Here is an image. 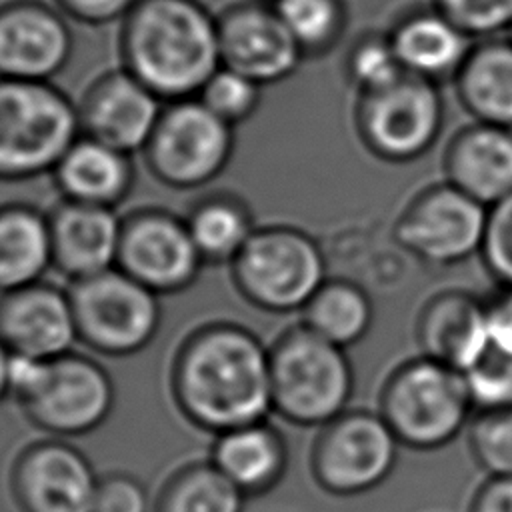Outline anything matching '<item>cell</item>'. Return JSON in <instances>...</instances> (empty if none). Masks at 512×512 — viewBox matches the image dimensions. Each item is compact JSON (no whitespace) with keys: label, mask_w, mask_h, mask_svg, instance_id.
Here are the masks:
<instances>
[{"label":"cell","mask_w":512,"mask_h":512,"mask_svg":"<svg viewBox=\"0 0 512 512\" xmlns=\"http://www.w3.org/2000/svg\"><path fill=\"white\" fill-rule=\"evenodd\" d=\"M172 390L180 412L216 436L264 422L274 412L270 350L242 326H204L182 344Z\"/></svg>","instance_id":"obj_1"},{"label":"cell","mask_w":512,"mask_h":512,"mask_svg":"<svg viewBox=\"0 0 512 512\" xmlns=\"http://www.w3.org/2000/svg\"><path fill=\"white\" fill-rule=\"evenodd\" d=\"M118 46L122 68L166 104L196 98L222 66L218 16L200 0H138Z\"/></svg>","instance_id":"obj_2"},{"label":"cell","mask_w":512,"mask_h":512,"mask_svg":"<svg viewBox=\"0 0 512 512\" xmlns=\"http://www.w3.org/2000/svg\"><path fill=\"white\" fill-rule=\"evenodd\" d=\"M80 136L78 104L52 82L0 78V180L54 172Z\"/></svg>","instance_id":"obj_3"},{"label":"cell","mask_w":512,"mask_h":512,"mask_svg":"<svg viewBox=\"0 0 512 512\" xmlns=\"http://www.w3.org/2000/svg\"><path fill=\"white\" fill-rule=\"evenodd\" d=\"M472 408L462 372L420 354L390 372L378 414L400 446L430 452L458 438Z\"/></svg>","instance_id":"obj_4"},{"label":"cell","mask_w":512,"mask_h":512,"mask_svg":"<svg viewBox=\"0 0 512 512\" xmlns=\"http://www.w3.org/2000/svg\"><path fill=\"white\" fill-rule=\"evenodd\" d=\"M272 406L296 426H326L346 412L354 370L346 350L308 326L286 330L270 348Z\"/></svg>","instance_id":"obj_5"},{"label":"cell","mask_w":512,"mask_h":512,"mask_svg":"<svg viewBox=\"0 0 512 512\" xmlns=\"http://www.w3.org/2000/svg\"><path fill=\"white\" fill-rule=\"evenodd\" d=\"M238 292L272 314L302 312L326 278L318 242L292 226L256 228L230 264Z\"/></svg>","instance_id":"obj_6"},{"label":"cell","mask_w":512,"mask_h":512,"mask_svg":"<svg viewBox=\"0 0 512 512\" xmlns=\"http://www.w3.org/2000/svg\"><path fill=\"white\" fill-rule=\"evenodd\" d=\"M72 310L82 344L104 356H130L152 342L162 320L156 292L118 268L72 282Z\"/></svg>","instance_id":"obj_7"},{"label":"cell","mask_w":512,"mask_h":512,"mask_svg":"<svg viewBox=\"0 0 512 512\" xmlns=\"http://www.w3.org/2000/svg\"><path fill=\"white\" fill-rule=\"evenodd\" d=\"M142 152L158 182L176 190L202 188L226 170L234 152V126L198 98L168 102Z\"/></svg>","instance_id":"obj_8"},{"label":"cell","mask_w":512,"mask_h":512,"mask_svg":"<svg viewBox=\"0 0 512 512\" xmlns=\"http://www.w3.org/2000/svg\"><path fill=\"white\" fill-rule=\"evenodd\" d=\"M444 126V98L436 82L404 74L396 82L358 94L356 130L380 160L402 164L424 156Z\"/></svg>","instance_id":"obj_9"},{"label":"cell","mask_w":512,"mask_h":512,"mask_svg":"<svg viewBox=\"0 0 512 512\" xmlns=\"http://www.w3.org/2000/svg\"><path fill=\"white\" fill-rule=\"evenodd\" d=\"M400 442L378 412L346 410L322 426L312 446V474L336 496H358L392 474Z\"/></svg>","instance_id":"obj_10"},{"label":"cell","mask_w":512,"mask_h":512,"mask_svg":"<svg viewBox=\"0 0 512 512\" xmlns=\"http://www.w3.org/2000/svg\"><path fill=\"white\" fill-rule=\"evenodd\" d=\"M488 208L450 182L420 190L394 224L396 242L422 262L460 264L480 254Z\"/></svg>","instance_id":"obj_11"},{"label":"cell","mask_w":512,"mask_h":512,"mask_svg":"<svg viewBox=\"0 0 512 512\" xmlns=\"http://www.w3.org/2000/svg\"><path fill=\"white\" fill-rule=\"evenodd\" d=\"M18 406L30 424L54 438L82 436L110 416L114 384L100 362L70 352L48 362L40 386Z\"/></svg>","instance_id":"obj_12"},{"label":"cell","mask_w":512,"mask_h":512,"mask_svg":"<svg viewBox=\"0 0 512 512\" xmlns=\"http://www.w3.org/2000/svg\"><path fill=\"white\" fill-rule=\"evenodd\" d=\"M202 264L186 220L142 210L122 222L116 268L158 296L186 290Z\"/></svg>","instance_id":"obj_13"},{"label":"cell","mask_w":512,"mask_h":512,"mask_svg":"<svg viewBox=\"0 0 512 512\" xmlns=\"http://www.w3.org/2000/svg\"><path fill=\"white\" fill-rule=\"evenodd\" d=\"M220 62L262 88L288 80L304 60L272 2L238 0L218 14Z\"/></svg>","instance_id":"obj_14"},{"label":"cell","mask_w":512,"mask_h":512,"mask_svg":"<svg viewBox=\"0 0 512 512\" xmlns=\"http://www.w3.org/2000/svg\"><path fill=\"white\" fill-rule=\"evenodd\" d=\"M72 52V30L58 6L42 0L0 4V78L52 82Z\"/></svg>","instance_id":"obj_15"},{"label":"cell","mask_w":512,"mask_h":512,"mask_svg":"<svg viewBox=\"0 0 512 512\" xmlns=\"http://www.w3.org/2000/svg\"><path fill=\"white\" fill-rule=\"evenodd\" d=\"M166 102L128 70L96 78L78 104L82 134L120 152H142L152 138Z\"/></svg>","instance_id":"obj_16"},{"label":"cell","mask_w":512,"mask_h":512,"mask_svg":"<svg viewBox=\"0 0 512 512\" xmlns=\"http://www.w3.org/2000/svg\"><path fill=\"white\" fill-rule=\"evenodd\" d=\"M98 484L88 458L58 438L30 446L14 470L26 512H94Z\"/></svg>","instance_id":"obj_17"},{"label":"cell","mask_w":512,"mask_h":512,"mask_svg":"<svg viewBox=\"0 0 512 512\" xmlns=\"http://www.w3.org/2000/svg\"><path fill=\"white\" fill-rule=\"evenodd\" d=\"M0 342L42 360L74 352L80 338L70 294L44 282L0 294Z\"/></svg>","instance_id":"obj_18"},{"label":"cell","mask_w":512,"mask_h":512,"mask_svg":"<svg viewBox=\"0 0 512 512\" xmlns=\"http://www.w3.org/2000/svg\"><path fill=\"white\" fill-rule=\"evenodd\" d=\"M52 266L72 282L118 264L122 220L114 208L64 200L50 216Z\"/></svg>","instance_id":"obj_19"},{"label":"cell","mask_w":512,"mask_h":512,"mask_svg":"<svg viewBox=\"0 0 512 512\" xmlns=\"http://www.w3.org/2000/svg\"><path fill=\"white\" fill-rule=\"evenodd\" d=\"M416 340L420 354L462 372L490 344L486 300L466 290L434 294L418 314Z\"/></svg>","instance_id":"obj_20"},{"label":"cell","mask_w":512,"mask_h":512,"mask_svg":"<svg viewBox=\"0 0 512 512\" xmlns=\"http://www.w3.org/2000/svg\"><path fill=\"white\" fill-rule=\"evenodd\" d=\"M446 182L486 208L512 192V130L482 122L460 128L444 152Z\"/></svg>","instance_id":"obj_21"},{"label":"cell","mask_w":512,"mask_h":512,"mask_svg":"<svg viewBox=\"0 0 512 512\" xmlns=\"http://www.w3.org/2000/svg\"><path fill=\"white\" fill-rule=\"evenodd\" d=\"M388 38L406 74L436 84L454 80L476 44L434 6L402 16Z\"/></svg>","instance_id":"obj_22"},{"label":"cell","mask_w":512,"mask_h":512,"mask_svg":"<svg viewBox=\"0 0 512 512\" xmlns=\"http://www.w3.org/2000/svg\"><path fill=\"white\" fill-rule=\"evenodd\" d=\"M64 200L114 208L132 188L130 154L82 134L54 168Z\"/></svg>","instance_id":"obj_23"},{"label":"cell","mask_w":512,"mask_h":512,"mask_svg":"<svg viewBox=\"0 0 512 512\" xmlns=\"http://www.w3.org/2000/svg\"><path fill=\"white\" fill-rule=\"evenodd\" d=\"M462 108L474 122L512 130V40H476L452 80Z\"/></svg>","instance_id":"obj_24"},{"label":"cell","mask_w":512,"mask_h":512,"mask_svg":"<svg viewBox=\"0 0 512 512\" xmlns=\"http://www.w3.org/2000/svg\"><path fill=\"white\" fill-rule=\"evenodd\" d=\"M210 462L244 494H256L282 478L288 452L280 432L264 420L218 434Z\"/></svg>","instance_id":"obj_25"},{"label":"cell","mask_w":512,"mask_h":512,"mask_svg":"<svg viewBox=\"0 0 512 512\" xmlns=\"http://www.w3.org/2000/svg\"><path fill=\"white\" fill-rule=\"evenodd\" d=\"M50 266L48 216L24 204L0 208V294L42 282Z\"/></svg>","instance_id":"obj_26"},{"label":"cell","mask_w":512,"mask_h":512,"mask_svg":"<svg viewBox=\"0 0 512 512\" xmlns=\"http://www.w3.org/2000/svg\"><path fill=\"white\" fill-rule=\"evenodd\" d=\"M302 324L324 340L348 348L358 344L374 322L368 292L352 280H326L302 310Z\"/></svg>","instance_id":"obj_27"},{"label":"cell","mask_w":512,"mask_h":512,"mask_svg":"<svg viewBox=\"0 0 512 512\" xmlns=\"http://www.w3.org/2000/svg\"><path fill=\"white\" fill-rule=\"evenodd\" d=\"M186 224L204 264H232L256 230L242 202L230 196L202 200Z\"/></svg>","instance_id":"obj_28"},{"label":"cell","mask_w":512,"mask_h":512,"mask_svg":"<svg viewBox=\"0 0 512 512\" xmlns=\"http://www.w3.org/2000/svg\"><path fill=\"white\" fill-rule=\"evenodd\" d=\"M272 4L304 58L328 54L344 34V0H276Z\"/></svg>","instance_id":"obj_29"},{"label":"cell","mask_w":512,"mask_h":512,"mask_svg":"<svg viewBox=\"0 0 512 512\" xmlns=\"http://www.w3.org/2000/svg\"><path fill=\"white\" fill-rule=\"evenodd\" d=\"M244 496L212 462L196 464L166 488L162 512H242Z\"/></svg>","instance_id":"obj_30"},{"label":"cell","mask_w":512,"mask_h":512,"mask_svg":"<svg viewBox=\"0 0 512 512\" xmlns=\"http://www.w3.org/2000/svg\"><path fill=\"white\" fill-rule=\"evenodd\" d=\"M468 446L488 478L512 476V408L478 412L468 424Z\"/></svg>","instance_id":"obj_31"},{"label":"cell","mask_w":512,"mask_h":512,"mask_svg":"<svg viewBox=\"0 0 512 512\" xmlns=\"http://www.w3.org/2000/svg\"><path fill=\"white\" fill-rule=\"evenodd\" d=\"M344 68L358 94L380 90L406 74L388 34L360 36L350 46Z\"/></svg>","instance_id":"obj_32"},{"label":"cell","mask_w":512,"mask_h":512,"mask_svg":"<svg viewBox=\"0 0 512 512\" xmlns=\"http://www.w3.org/2000/svg\"><path fill=\"white\" fill-rule=\"evenodd\" d=\"M196 98L218 118L236 128L256 114L262 100V86L232 68L220 66Z\"/></svg>","instance_id":"obj_33"},{"label":"cell","mask_w":512,"mask_h":512,"mask_svg":"<svg viewBox=\"0 0 512 512\" xmlns=\"http://www.w3.org/2000/svg\"><path fill=\"white\" fill-rule=\"evenodd\" d=\"M472 406L480 412L512 408V356L488 344V348L462 370Z\"/></svg>","instance_id":"obj_34"},{"label":"cell","mask_w":512,"mask_h":512,"mask_svg":"<svg viewBox=\"0 0 512 512\" xmlns=\"http://www.w3.org/2000/svg\"><path fill=\"white\" fill-rule=\"evenodd\" d=\"M432 6L474 40L496 38L512 28V0H432Z\"/></svg>","instance_id":"obj_35"},{"label":"cell","mask_w":512,"mask_h":512,"mask_svg":"<svg viewBox=\"0 0 512 512\" xmlns=\"http://www.w3.org/2000/svg\"><path fill=\"white\" fill-rule=\"evenodd\" d=\"M480 256L500 286H512V192L488 208Z\"/></svg>","instance_id":"obj_36"},{"label":"cell","mask_w":512,"mask_h":512,"mask_svg":"<svg viewBox=\"0 0 512 512\" xmlns=\"http://www.w3.org/2000/svg\"><path fill=\"white\" fill-rule=\"evenodd\" d=\"M94 512H148V496L130 476H106L98 484Z\"/></svg>","instance_id":"obj_37"},{"label":"cell","mask_w":512,"mask_h":512,"mask_svg":"<svg viewBox=\"0 0 512 512\" xmlns=\"http://www.w3.org/2000/svg\"><path fill=\"white\" fill-rule=\"evenodd\" d=\"M54 2L70 20L90 24V26H104L112 22H122L138 0H54Z\"/></svg>","instance_id":"obj_38"},{"label":"cell","mask_w":512,"mask_h":512,"mask_svg":"<svg viewBox=\"0 0 512 512\" xmlns=\"http://www.w3.org/2000/svg\"><path fill=\"white\" fill-rule=\"evenodd\" d=\"M490 344L512 356V286H500L486 300Z\"/></svg>","instance_id":"obj_39"},{"label":"cell","mask_w":512,"mask_h":512,"mask_svg":"<svg viewBox=\"0 0 512 512\" xmlns=\"http://www.w3.org/2000/svg\"><path fill=\"white\" fill-rule=\"evenodd\" d=\"M468 512H512V476L486 478L474 492Z\"/></svg>","instance_id":"obj_40"},{"label":"cell","mask_w":512,"mask_h":512,"mask_svg":"<svg viewBox=\"0 0 512 512\" xmlns=\"http://www.w3.org/2000/svg\"><path fill=\"white\" fill-rule=\"evenodd\" d=\"M8 360H10V352L0 342V402L8 396Z\"/></svg>","instance_id":"obj_41"},{"label":"cell","mask_w":512,"mask_h":512,"mask_svg":"<svg viewBox=\"0 0 512 512\" xmlns=\"http://www.w3.org/2000/svg\"><path fill=\"white\" fill-rule=\"evenodd\" d=\"M260 2H276V0H260Z\"/></svg>","instance_id":"obj_42"},{"label":"cell","mask_w":512,"mask_h":512,"mask_svg":"<svg viewBox=\"0 0 512 512\" xmlns=\"http://www.w3.org/2000/svg\"><path fill=\"white\" fill-rule=\"evenodd\" d=\"M508 34H510V40H512V28H510V32H508Z\"/></svg>","instance_id":"obj_43"}]
</instances>
